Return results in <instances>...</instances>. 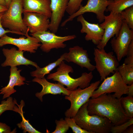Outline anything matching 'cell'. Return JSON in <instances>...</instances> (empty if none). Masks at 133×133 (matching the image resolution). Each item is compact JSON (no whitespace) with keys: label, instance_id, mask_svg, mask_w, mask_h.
Segmentation results:
<instances>
[{"label":"cell","instance_id":"obj_20","mask_svg":"<svg viewBox=\"0 0 133 133\" xmlns=\"http://www.w3.org/2000/svg\"><path fill=\"white\" fill-rule=\"evenodd\" d=\"M50 0H23V13L30 12L45 15L50 18Z\"/></svg>","mask_w":133,"mask_h":133},{"label":"cell","instance_id":"obj_13","mask_svg":"<svg viewBox=\"0 0 133 133\" xmlns=\"http://www.w3.org/2000/svg\"><path fill=\"white\" fill-rule=\"evenodd\" d=\"M24 23L31 33L47 31L50 21L47 16L40 13L25 12L23 13Z\"/></svg>","mask_w":133,"mask_h":133},{"label":"cell","instance_id":"obj_2","mask_svg":"<svg viewBox=\"0 0 133 133\" xmlns=\"http://www.w3.org/2000/svg\"><path fill=\"white\" fill-rule=\"evenodd\" d=\"M58 66L56 71L49 74L47 79L58 82L66 86V89L70 91H73L78 87L83 89L88 87L93 78L92 71L89 73L84 72L77 78L71 77L69 73L73 72V69L71 66L66 64L64 61Z\"/></svg>","mask_w":133,"mask_h":133},{"label":"cell","instance_id":"obj_40","mask_svg":"<svg viewBox=\"0 0 133 133\" xmlns=\"http://www.w3.org/2000/svg\"></svg>","mask_w":133,"mask_h":133},{"label":"cell","instance_id":"obj_5","mask_svg":"<svg viewBox=\"0 0 133 133\" xmlns=\"http://www.w3.org/2000/svg\"><path fill=\"white\" fill-rule=\"evenodd\" d=\"M100 83V81L98 80L91 83L89 86L84 88L78 87L72 91L68 95L66 96L65 99L69 101L71 103L70 107L65 113L66 117H73L81 107L91 97Z\"/></svg>","mask_w":133,"mask_h":133},{"label":"cell","instance_id":"obj_19","mask_svg":"<svg viewBox=\"0 0 133 133\" xmlns=\"http://www.w3.org/2000/svg\"><path fill=\"white\" fill-rule=\"evenodd\" d=\"M9 81L7 85L0 90V95H3L2 99L10 97L16 90L14 89L15 86H20L25 84V78L21 76L20 74L21 70L18 69L16 67H11L10 69Z\"/></svg>","mask_w":133,"mask_h":133},{"label":"cell","instance_id":"obj_31","mask_svg":"<svg viewBox=\"0 0 133 133\" xmlns=\"http://www.w3.org/2000/svg\"><path fill=\"white\" fill-rule=\"evenodd\" d=\"M67 122L69 128H71L74 133H90L81 128L76 123L73 117H66L65 119Z\"/></svg>","mask_w":133,"mask_h":133},{"label":"cell","instance_id":"obj_32","mask_svg":"<svg viewBox=\"0 0 133 133\" xmlns=\"http://www.w3.org/2000/svg\"><path fill=\"white\" fill-rule=\"evenodd\" d=\"M126 56V58L125 59L124 63L133 66V39L128 47Z\"/></svg>","mask_w":133,"mask_h":133},{"label":"cell","instance_id":"obj_29","mask_svg":"<svg viewBox=\"0 0 133 133\" xmlns=\"http://www.w3.org/2000/svg\"><path fill=\"white\" fill-rule=\"evenodd\" d=\"M133 124V118H130L125 123L119 125H114L111 127L110 132L112 133H122L129 126Z\"/></svg>","mask_w":133,"mask_h":133},{"label":"cell","instance_id":"obj_30","mask_svg":"<svg viewBox=\"0 0 133 133\" xmlns=\"http://www.w3.org/2000/svg\"><path fill=\"white\" fill-rule=\"evenodd\" d=\"M83 0H69L66 11L69 15L73 14L79 9Z\"/></svg>","mask_w":133,"mask_h":133},{"label":"cell","instance_id":"obj_6","mask_svg":"<svg viewBox=\"0 0 133 133\" xmlns=\"http://www.w3.org/2000/svg\"><path fill=\"white\" fill-rule=\"evenodd\" d=\"M103 81L100 85L93 92L91 98H96L103 94L114 92L113 96L120 99L123 95L127 94L128 85L124 82L117 70L112 76L107 77Z\"/></svg>","mask_w":133,"mask_h":133},{"label":"cell","instance_id":"obj_15","mask_svg":"<svg viewBox=\"0 0 133 133\" xmlns=\"http://www.w3.org/2000/svg\"><path fill=\"white\" fill-rule=\"evenodd\" d=\"M2 51L6 57L5 60L1 64L3 67L8 66L15 67L20 65H31L36 68L39 67L36 63L25 57L23 56L24 51L17 50L15 47L10 49L4 48Z\"/></svg>","mask_w":133,"mask_h":133},{"label":"cell","instance_id":"obj_1","mask_svg":"<svg viewBox=\"0 0 133 133\" xmlns=\"http://www.w3.org/2000/svg\"><path fill=\"white\" fill-rule=\"evenodd\" d=\"M88 102L87 109L89 115L105 117L113 126L123 124L130 119L124 112L121 99L115 98L112 94H103L90 98Z\"/></svg>","mask_w":133,"mask_h":133},{"label":"cell","instance_id":"obj_7","mask_svg":"<svg viewBox=\"0 0 133 133\" xmlns=\"http://www.w3.org/2000/svg\"><path fill=\"white\" fill-rule=\"evenodd\" d=\"M94 55L95 68L100 74V81L117 70L119 62L113 52H107L104 49L94 48Z\"/></svg>","mask_w":133,"mask_h":133},{"label":"cell","instance_id":"obj_8","mask_svg":"<svg viewBox=\"0 0 133 133\" xmlns=\"http://www.w3.org/2000/svg\"><path fill=\"white\" fill-rule=\"evenodd\" d=\"M55 33L47 31L30 34L41 43L40 48L42 51L46 53L50 52L53 49L65 48L66 45L64 42L74 39L76 37L75 34L62 36L57 35Z\"/></svg>","mask_w":133,"mask_h":133},{"label":"cell","instance_id":"obj_25","mask_svg":"<svg viewBox=\"0 0 133 133\" xmlns=\"http://www.w3.org/2000/svg\"><path fill=\"white\" fill-rule=\"evenodd\" d=\"M25 104H23L21 106L20 115L22 118V121L20 123L17 124L18 128L21 129L23 130V132L26 133L28 132L29 133H41V132L37 131L29 123V121L26 120L23 115V108Z\"/></svg>","mask_w":133,"mask_h":133},{"label":"cell","instance_id":"obj_37","mask_svg":"<svg viewBox=\"0 0 133 133\" xmlns=\"http://www.w3.org/2000/svg\"><path fill=\"white\" fill-rule=\"evenodd\" d=\"M8 8L6 6L0 5V13L5 11L7 10Z\"/></svg>","mask_w":133,"mask_h":133},{"label":"cell","instance_id":"obj_26","mask_svg":"<svg viewBox=\"0 0 133 133\" xmlns=\"http://www.w3.org/2000/svg\"><path fill=\"white\" fill-rule=\"evenodd\" d=\"M121 102L127 116L130 118L133 117V98L132 97H121Z\"/></svg>","mask_w":133,"mask_h":133},{"label":"cell","instance_id":"obj_22","mask_svg":"<svg viewBox=\"0 0 133 133\" xmlns=\"http://www.w3.org/2000/svg\"><path fill=\"white\" fill-rule=\"evenodd\" d=\"M133 6V0H113L107 7L106 11L120 14L126 9Z\"/></svg>","mask_w":133,"mask_h":133},{"label":"cell","instance_id":"obj_38","mask_svg":"<svg viewBox=\"0 0 133 133\" xmlns=\"http://www.w3.org/2000/svg\"><path fill=\"white\" fill-rule=\"evenodd\" d=\"M0 5L6 6L5 0H0Z\"/></svg>","mask_w":133,"mask_h":133},{"label":"cell","instance_id":"obj_10","mask_svg":"<svg viewBox=\"0 0 133 133\" xmlns=\"http://www.w3.org/2000/svg\"><path fill=\"white\" fill-rule=\"evenodd\" d=\"M123 20L120 14L110 12V14L105 16L103 22L99 24L104 30L102 39L97 45V48L104 49L109 40L115 35L117 36L121 27Z\"/></svg>","mask_w":133,"mask_h":133},{"label":"cell","instance_id":"obj_21","mask_svg":"<svg viewBox=\"0 0 133 133\" xmlns=\"http://www.w3.org/2000/svg\"><path fill=\"white\" fill-rule=\"evenodd\" d=\"M66 53V52L64 53L56 61L50 63L46 66L42 68L39 67L35 70L32 71L30 73L31 76L33 77L41 78L44 77L45 75L49 74L51 70L58 66L64 60Z\"/></svg>","mask_w":133,"mask_h":133},{"label":"cell","instance_id":"obj_23","mask_svg":"<svg viewBox=\"0 0 133 133\" xmlns=\"http://www.w3.org/2000/svg\"><path fill=\"white\" fill-rule=\"evenodd\" d=\"M117 70L126 84H133V66L123 63L119 66Z\"/></svg>","mask_w":133,"mask_h":133},{"label":"cell","instance_id":"obj_28","mask_svg":"<svg viewBox=\"0 0 133 133\" xmlns=\"http://www.w3.org/2000/svg\"><path fill=\"white\" fill-rule=\"evenodd\" d=\"M56 126L55 130L52 133H65L69 130V127L66 120L62 118L59 120L55 121Z\"/></svg>","mask_w":133,"mask_h":133},{"label":"cell","instance_id":"obj_18","mask_svg":"<svg viewBox=\"0 0 133 133\" xmlns=\"http://www.w3.org/2000/svg\"><path fill=\"white\" fill-rule=\"evenodd\" d=\"M33 82L37 83L41 85L42 87L41 91L35 94V96L40 100L43 101V97L46 95L51 94L53 95L62 94L64 95H68L72 92L67 90L64 86L58 82L53 83L48 81L45 78L35 77L32 80Z\"/></svg>","mask_w":133,"mask_h":133},{"label":"cell","instance_id":"obj_16","mask_svg":"<svg viewBox=\"0 0 133 133\" xmlns=\"http://www.w3.org/2000/svg\"><path fill=\"white\" fill-rule=\"evenodd\" d=\"M77 20L81 24V33H85V39L87 41H91L97 45L101 41L104 33V30L98 23H90L86 20L83 15L77 17Z\"/></svg>","mask_w":133,"mask_h":133},{"label":"cell","instance_id":"obj_9","mask_svg":"<svg viewBox=\"0 0 133 133\" xmlns=\"http://www.w3.org/2000/svg\"><path fill=\"white\" fill-rule=\"evenodd\" d=\"M113 0H88L86 4L82 5L79 9L73 14L69 15L62 23L61 27L65 26L66 23L72 21L78 16L87 12L95 14L97 19L100 23L103 21L105 15L104 12L107 7L112 2Z\"/></svg>","mask_w":133,"mask_h":133},{"label":"cell","instance_id":"obj_4","mask_svg":"<svg viewBox=\"0 0 133 133\" xmlns=\"http://www.w3.org/2000/svg\"><path fill=\"white\" fill-rule=\"evenodd\" d=\"M23 13V0H12L1 17L3 27L17 34L25 35L29 30L24 23L22 16Z\"/></svg>","mask_w":133,"mask_h":133},{"label":"cell","instance_id":"obj_33","mask_svg":"<svg viewBox=\"0 0 133 133\" xmlns=\"http://www.w3.org/2000/svg\"><path fill=\"white\" fill-rule=\"evenodd\" d=\"M16 129L11 131L10 127L6 124L0 122V133H15Z\"/></svg>","mask_w":133,"mask_h":133},{"label":"cell","instance_id":"obj_11","mask_svg":"<svg viewBox=\"0 0 133 133\" xmlns=\"http://www.w3.org/2000/svg\"><path fill=\"white\" fill-rule=\"evenodd\" d=\"M133 39V30L130 29L126 22L123 21L118 34L115 38H113L110 42L112 49L119 62L126 56L128 47Z\"/></svg>","mask_w":133,"mask_h":133},{"label":"cell","instance_id":"obj_35","mask_svg":"<svg viewBox=\"0 0 133 133\" xmlns=\"http://www.w3.org/2000/svg\"><path fill=\"white\" fill-rule=\"evenodd\" d=\"M127 94L129 96L133 97V84L128 85V92Z\"/></svg>","mask_w":133,"mask_h":133},{"label":"cell","instance_id":"obj_27","mask_svg":"<svg viewBox=\"0 0 133 133\" xmlns=\"http://www.w3.org/2000/svg\"><path fill=\"white\" fill-rule=\"evenodd\" d=\"M120 14L123 21L126 22L130 29L133 30V6L126 9Z\"/></svg>","mask_w":133,"mask_h":133},{"label":"cell","instance_id":"obj_39","mask_svg":"<svg viewBox=\"0 0 133 133\" xmlns=\"http://www.w3.org/2000/svg\"><path fill=\"white\" fill-rule=\"evenodd\" d=\"M12 0H5L7 7L8 8Z\"/></svg>","mask_w":133,"mask_h":133},{"label":"cell","instance_id":"obj_12","mask_svg":"<svg viewBox=\"0 0 133 133\" xmlns=\"http://www.w3.org/2000/svg\"><path fill=\"white\" fill-rule=\"evenodd\" d=\"M27 32L25 35L27 37H21L18 38H13L5 34L0 38V47L7 44H11L17 47L18 50L34 53L41 45L40 42L37 38L31 36Z\"/></svg>","mask_w":133,"mask_h":133},{"label":"cell","instance_id":"obj_3","mask_svg":"<svg viewBox=\"0 0 133 133\" xmlns=\"http://www.w3.org/2000/svg\"><path fill=\"white\" fill-rule=\"evenodd\" d=\"M88 101L80 108L73 117L77 124L90 133H108L113 126L107 118L89 115L87 110Z\"/></svg>","mask_w":133,"mask_h":133},{"label":"cell","instance_id":"obj_17","mask_svg":"<svg viewBox=\"0 0 133 133\" xmlns=\"http://www.w3.org/2000/svg\"><path fill=\"white\" fill-rule=\"evenodd\" d=\"M51 11L49 29L51 32H57L63 17L69 0H50Z\"/></svg>","mask_w":133,"mask_h":133},{"label":"cell","instance_id":"obj_34","mask_svg":"<svg viewBox=\"0 0 133 133\" xmlns=\"http://www.w3.org/2000/svg\"><path fill=\"white\" fill-rule=\"evenodd\" d=\"M4 12L0 13V38L6 33H9L17 34L16 33L13 31H11L9 30H5L3 27L1 22V18Z\"/></svg>","mask_w":133,"mask_h":133},{"label":"cell","instance_id":"obj_14","mask_svg":"<svg viewBox=\"0 0 133 133\" xmlns=\"http://www.w3.org/2000/svg\"><path fill=\"white\" fill-rule=\"evenodd\" d=\"M69 50L68 53L66 52L64 60L68 62H73L82 68H86L90 71L96 69L95 66L90 63L91 61L87 50L82 47L75 46L70 48Z\"/></svg>","mask_w":133,"mask_h":133},{"label":"cell","instance_id":"obj_24","mask_svg":"<svg viewBox=\"0 0 133 133\" xmlns=\"http://www.w3.org/2000/svg\"><path fill=\"white\" fill-rule=\"evenodd\" d=\"M15 99H14L12 97H9L6 100L2 101L0 104V116L5 111L7 110L12 111L19 114L21 106L22 105L20 102L18 105Z\"/></svg>","mask_w":133,"mask_h":133},{"label":"cell","instance_id":"obj_36","mask_svg":"<svg viewBox=\"0 0 133 133\" xmlns=\"http://www.w3.org/2000/svg\"><path fill=\"white\" fill-rule=\"evenodd\" d=\"M123 133H133V124L128 127L123 132Z\"/></svg>","mask_w":133,"mask_h":133}]
</instances>
